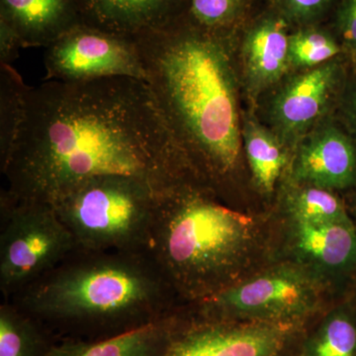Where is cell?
<instances>
[{"label":"cell","instance_id":"7c38bea8","mask_svg":"<svg viewBox=\"0 0 356 356\" xmlns=\"http://www.w3.org/2000/svg\"><path fill=\"white\" fill-rule=\"evenodd\" d=\"M291 26L270 6L245 28L241 53L250 95H259L280 83L290 69L288 46Z\"/></svg>","mask_w":356,"mask_h":356},{"label":"cell","instance_id":"9a60e30c","mask_svg":"<svg viewBox=\"0 0 356 356\" xmlns=\"http://www.w3.org/2000/svg\"><path fill=\"white\" fill-rule=\"evenodd\" d=\"M0 21L16 33L23 48H48L81 23L77 0H0Z\"/></svg>","mask_w":356,"mask_h":356},{"label":"cell","instance_id":"52a82bcc","mask_svg":"<svg viewBox=\"0 0 356 356\" xmlns=\"http://www.w3.org/2000/svg\"><path fill=\"white\" fill-rule=\"evenodd\" d=\"M320 285L298 266H281L233 283L197 303L188 304L195 317L231 322H259L308 327L320 310Z\"/></svg>","mask_w":356,"mask_h":356},{"label":"cell","instance_id":"8992f818","mask_svg":"<svg viewBox=\"0 0 356 356\" xmlns=\"http://www.w3.org/2000/svg\"><path fill=\"white\" fill-rule=\"evenodd\" d=\"M79 250L51 204L0 191V292L13 298Z\"/></svg>","mask_w":356,"mask_h":356},{"label":"cell","instance_id":"4fadbf2b","mask_svg":"<svg viewBox=\"0 0 356 356\" xmlns=\"http://www.w3.org/2000/svg\"><path fill=\"white\" fill-rule=\"evenodd\" d=\"M81 23L135 39L181 17L189 0H77Z\"/></svg>","mask_w":356,"mask_h":356},{"label":"cell","instance_id":"8fae6325","mask_svg":"<svg viewBox=\"0 0 356 356\" xmlns=\"http://www.w3.org/2000/svg\"><path fill=\"white\" fill-rule=\"evenodd\" d=\"M293 181L334 191L356 184V149L348 136L332 124L307 135L298 144Z\"/></svg>","mask_w":356,"mask_h":356},{"label":"cell","instance_id":"e0dca14e","mask_svg":"<svg viewBox=\"0 0 356 356\" xmlns=\"http://www.w3.org/2000/svg\"><path fill=\"white\" fill-rule=\"evenodd\" d=\"M242 140L255 184L264 193H271L286 165V146L252 116L243 120Z\"/></svg>","mask_w":356,"mask_h":356},{"label":"cell","instance_id":"7a4b0ae2","mask_svg":"<svg viewBox=\"0 0 356 356\" xmlns=\"http://www.w3.org/2000/svg\"><path fill=\"white\" fill-rule=\"evenodd\" d=\"M227 32L206 29L187 11L133 39L187 170L206 189L236 170L242 152L238 79Z\"/></svg>","mask_w":356,"mask_h":356},{"label":"cell","instance_id":"6da1fadb","mask_svg":"<svg viewBox=\"0 0 356 356\" xmlns=\"http://www.w3.org/2000/svg\"><path fill=\"white\" fill-rule=\"evenodd\" d=\"M0 170L14 197L51 205L99 175L144 178L161 191L191 182L149 84L133 77L30 88L24 123Z\"/></svg>","mask_w":356,"mask_h":356},{"label":"cell","instance_id":"ba28073f","mask_svg":"<svg viewBox=\"0 0 356 356\" xmlns=\"http://www.w3.org/2000/svg\"><path fill=\"white\" fill-rule=\"evenodd\" d=\"M44 62L47 81L86 83L133 77L147 81L146 70L133 39L83 23L46 48Z\"/></svg>","mask_w":356,"mask_h":356},{"label":"cell","instance_id":"603a6c76","mask_svg":"<svg viewBox=\"0 0 356 356\" xmlns=\"http://www.w3.org/2000/svg\"><path fill=\"white\" fill-rule=\"evenodd\" d=\"M250 0H189L188 13L212 31H229L245 17Z\"/></svg>","mask_w":356,"mask_h":356},{"label":"cell","instance_id":"7402d4cb","mask_svg":"<svg viewBox=\"0 0 356 356\" xmlns=\"http://www.w3.org/2000/svg\"><path fill=\"white\" fill-rule=\"evenodd\" d=\"M341 51L337 37L320 24L301 26L290 32V67L313 69L334 60Z\"/></svg>","mask_w":356,"mask_h":356},{"label":"cell","instance_id":"30bf717a","mask_svg":"<svg viewBox=\"0 0 356 356\" xmlns=\"http://www.w3.org/2000/svg\"><path fill=\"white\" fill-rule=\"evenodd\" d=\"M334 58L295 74L276 92L270 105L273 132L285 146L298 145L324 113L341 77Z\"/></svg>","mask_w":356,"mask_h":356},{"label":"cell","instance_id":"cb8c5ba5","mask_svg":"<svg viewBox=\"0 0 356 356\" xmlns=\"http://www.w3.org/2000/svg\"><path fill=\"white\" fill-rule=\"evenodd\" d=\"M337 0H270L271 7L292 26L320 24Z\"/></svg>","mask_w":356,"mask_h":356},{"label":"cell","instance_id":"277c9868","mask_svg":"<svg viewBox=\"0 0 356 356\" xmlns=\"http://www.w3.org/2000/svg\"><path fill=\"white\" fill-rule=\"evenodd\" d=\"M254 242L250 219L184 184L159 195L149 252L179 299L194 304L233 284Z\"/></svg>","mask_w":356,"mask_h":356},{"label":"cell","instance_id":"484cf974","mask_svg":"<svg viewBox=\"0 0 356 356\" xmlns=\"http://www.w3.org/2000/svg\"><path fill=\"white\" fill-rule=\"evenodd\" d=\"M23 49L16 33L6 23L0 21V64L13 65Z\"/></svg>","mask_w":356,"mask_h":356},{"label":"cell","instance_id":"9c48e42d","mask_svg":"<svg viewBox=\"0 0 356 356\" xmlns=\"http://www.w3.org/2000/svg\"><path fill=\"white\" fill-rule=\"evenodd\" d=\"M306 330L271 323L205 320L189 310L165 356H297Z\"/></svg>","mask_w":356,"mask_h":356},{"label":"cell","instance_id":"ac0fdd59","mask_svg":"<svg viewBox=\"0 0 356 356\" xmlns=\"http://www.w3.org/2000/svg\"><path fill=\"white\" fill-rule=\"evenodd\" d=\"M297 356H356V311L337 307L307 327Z\"/></svg>","mask_w":356,"mask_h":356},{"label":"cell","instance_id":"2e32d148","mask_svg":"<svg viewBox=\"0 0 356 356\" xmlns=\"http://www.w3.org/2000/svg\"><path fill=\"white\" fill-rule=\"evenodd\" d=\"M292 222L293 250L306 266L337 274L356 269L353 222Z\"/></svg>","mask_w":356,"mask_h":356},{"label":"cell","instance_id":"3957f363","mask_svg":"<svg viewBox=\"0 0 356 356\" xmlns=\"http://www.w3.org/2000/svg\"><path fill=\"white\" fill-rule=\"evenodd\" d=\"M6 300L39 321L57 341L120 336L186 305L149 250L79 248Z\"/></svg>","mask_w":356,"mask_h":356},{"label":"cell","instance_id":"5b68a950","mask_svg":"<svg viewBox=\"0 0 356 356\" xmlns=\"http://www.w3.org/2000/svg\"><path fill=\"white\" fill-rule=\"evenodd\" d=\"M161 192L144 178L99 175L53 206L81 250L146 252Z\"/></svg>","mask_w":356,"mask_h":356},{"label":"cell","instance_id":"d6986e66","mask_svg":"<svg viewBox=\"0 0 356 356\" xmlns=\"http://www.w3.org/2000/svg\"><path fill=\"white\" fill-rule=\"evenodd\" d=\"M57 339L13 302L0 304V356H48Z\"/></svg>","mask_w":356,"mask_h":356},{"label":"cell","instance_id":"5bb4252c","mask_svg":"<svg viewBox=\"0 0 356 356\" xmlns=\"http://www.w3.org/2000/svg\"><path fill=\"white\" fill-rule=\"evenodd\" d=\"M185 305L152 324L102 341L58 339L48 356H165L188 318Z\"/></svg>","mask_w":356,"mask_h":356},{"label":"cell","instance_id":"d4e9b609","mask_svg":"<svg viewBox=\"0 0 356 356\" xmlns=\"http://www.w3.org/2000/svg\"><path fill=\"white\" fill-rule=\"evenodd\" d=\"M334 29L341 47L356 60V0H337Z\"/></svg>","mask_w":356,"mask_h":356},{"label":"cell","instance_id":"44dd1931","mask_svg":"<svg viewBox=\"0 0 356 356\" xmlns=\"http://www.w3.org/2000/svg\"><path fill=\"white\" fill-rule=\"evenodd\" d=\"M285 206L294 222H353L332 191L314 185L295 182L287 192Z\"/></svg>","mask_w":356,"mask_h":356},{"label":"cell","instance_id":"ffe728a7","mask_svg":"<svg viewBox=\"0 0 356 356\" xmlns=\"http://www.w3.org/2000/svg\"><path fill=\"white\" fill-rule=\"evenodd\" d=\"M30 88L13 65L0 64V168L13 153L24 123Z\"/></svg>","mask_w":356,"mask_h":356},{"label":"cell","instance_id":"4316f807","mask_svg":"<svg viewBox=\"0 0 356 356\" xmlns=\"http://www.w3.org/2000/svg\"><path fill=\"white\" fill-rule=\"evenodd\" d=\"M346 114H348L351 128H353V132L356 135V84L353 90H351L350 98H348Z\"/></svg>","mask_w":356,"mask_h":356}]
</instances>
